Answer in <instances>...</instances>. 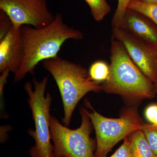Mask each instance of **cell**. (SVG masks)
<instances>
[{"instance_id":"cell-1","label":"cell","mask_w":157,"mask_h":157,"mask_svg":"<svg viewBox=\"0 0 157 157\" xmlns=\"http://www.w3.org/2000/svg\"><path fill=\"white\" fill-rule=\"evenodd\" d=\"M23 42L22 61L14 74V82L21 81L28 73L33 74L40 62L58 56L62 45L69 39H83L78 30L65 23L62 14L55 15L53 21L45 27L36 28L29 25L21 26Z\"/></svg>"},{"instance_id":"cell-2","label":"cell","mask_w":157,"mask_h":157,"mask_svg":"<svg viewBox=\"0 0 157 157\" xmlns=\"http://www.w3.org/2000/svg\"><path fill=\"white\" fill-rule=\"evenodd\" d=\"M110 52L109 75L101 84L103 90L129 101L154 98V83L133 62L123 45L113 37Z\"/></svg>"},{"instance_id":"cell-3","label":"cell","mask_w":157,"mask_h":157,"mask_svg":"<svg viewBox=\"0 0 157 157\" xmlns=\"http://www.w3.org/2000/svg\"><path fill=\"white\" fill-rule=\"evenodd\" d=\"M42 63L58 87L63 106V121L68 127L78 102L88 93L103 90L102 85L101 82L92 80L87 70L81 65L58 56Z\"/></svg>"},{"instance_id":"cell-4","label":"cell","mask_w":157,"mask_h":157,"mask_svg":"<svg viewBox=\"0 0 157 157\" xmlns=\"http://www.w3.org/2000/svg\"><path fill=\"white\" fill-rule=\"evenodd\" d=\"M48 81V76H45L40 81L34 78V88L29 82L24 85L35 126V130L30 129L29 132L35 141L30 150L31 157H55L51 142L50 110L52 99L49 93L45 94Z\"/></svg>"},{"instance_id":"cell-5","label":"cell","mask_w":157,"mask_h":157,"mask_svg":"<svg viewBox=\"0 0 157 157\" xmlns=\"http://www.w3.org/2000/svg\"><path fill=\"white\" fill-rule=\"evenodd\" d=\"M86 101L92 110L91 112L86 110V112L95 131L97 138L95 157H106L117 144L140 129L143 123L135 108L126 109L120 117L111 118L101 115Z\"/></svg>"},{"instance_id":"cell-6","label":"cell","mask_w":157,"mask_h":157,"mask_svg":"<svg viewBox=\"0 0 157 157\" xmlns=\"http://www.w3.org/2000/svg\"><path fill=\"white\" fill-rule=\"evenodd\" d=\"M86 110L80 109L81 124L76 129L63 125L53 116L50 119V131L55 157H95L94 141L90 137L93 125Z\"/></svg>"},{"instance_id":"cell-7","label":"cell","mask_w":157,"mask_h":157,"mask_svg":"<svg viewBox=\"0 0 157 157\" xmlns=\"http://www.w3.org/2000/svg\"><path fill=\"white\" fill-rule=\"evenodd\" d=\"M0 10L7 14L14 27L42 28L55 17L48 9L46 0H0Z\"/></svg>"},{"instance_id":"cell-8","label":"cell","mask_w":157,"mask_h":157,"mask_svg":"<svg viewBox=\"0 0 157 157\" xmlns=\"http://www.w3.org/2000/svg\"><path fill=\"white\" fill-rule=\"evenodd\" d=\"M112 36L122 44L133 62L150 80L157 81V47L141 41L119 28H113Z\"/></svg>"},{"instance_id":"cell-9","label":"cell","mask_w":157,"mask_h":157,"mask_svg":"<svg viewBox=\"0 0 157 157\" xmlns=\"http://www.w3.org/2000/svg\"><path fill=\"white\" fill-rule=\"evenodd\" d=\"M21 27L13 25L0 38V72L15 74L19 68L23 56Z\"/></svg>"},{"instance_id":"cell-10","label":"cell","mask_w":157,"mask_h":157,"mask_svg":"<svg viewBox=\"0 0 157 157\" xmlns=\"http://www.w3.org/2000/svg\"><path fill=\"white\" fill-rule=\"evenodd\" d=\"M137 39L157 47V26L152 21L137 11L127 9L119 26Z\"/></svg>"},{"instance_id":"cell-11","label":"cell","mask_w":157,"mask_h":157,"mask_svg":"<svg viewBox=\"0 0 157 157\" xmlns=\"http://www.w3.org/2000/svg\"><path fill=\"white\" fill-rule=\"evenodd\" d=\"M128 137L131 157H157L141 130L135 131Z\"/></svg>"},{"instance_id":"cell-12","label":"cell","mask_w":157,"mask_h":157,"mask_svg":"<svg viewBox=\"0 0 157 157\" xmlns=\"http://www.w3.org/2000/svg\"><path fill=\"white\" fill-rule=\"evenodd\" d=\"M128 9L145 15L157 26V4L143 2L139 0H131L128 5Z\"/></svg>"},{"instance_id":"cell-13","label":"cell","mask_w":157,"mask_h":157,"mask_svg":"<svg viewBox=\"0 0 157 157\" xmlns=\"http://www.w3.org/2000/svg\"><path fill=\"white\" fill-rule=\"evenodd\" d=\"M90 9L93 18L100 22L111 11V8L107 0H84Z\"/></svg>"},{"instance_id":"cell-14","label":"cell","mask_w":157,"mask_h":157,"mask_svg":"<svg viewBox=\"0 0 157 157\" xmlns=\"http://www.w3.org/2000/svg\"><path fill=\"white\" fill-rule=\"evenodd\" d=\"M89 74L94 81L103 82L108 78L109 66L102 61H97L90 67Z\"/></svg>"},{"instance_id":"cell-15","label":"cell","mask_w":157,"mask_h":157,"mask_svg":"<svg viewBox=\"0 0 157 157\" xmlns=\"http://www.w3.org/2000/svg\"><path fill=\"white\" fill-rule=\"evenodd\" d=\"M140 130L144 133L151 148L157 157V125L143 123Z\"/></svg>"},{"instance_id":"cell-16","label":"cell","mask_w":157,"mask_h":157,"mask_svg":"<svg viewBox=\"0 0 157 157\" xmlns=\"http://www.w3.org/2000/svg\"><path fill=\"white\" fill-rule=\"evenodd\" d=\"M131 0H118L117 8L111 22L113 28H118L121 22Z\"/></svg>"},{"instance_id":"cell-17","label":"cell","mask_w":157,"mask_h":157,"mask_svg":"<svg viewBox=\"0 0 157 157\" xmlns=\"http://www.w3.org/2000/svg\"><path fill=\"white\" fill-rule=\"evenodd\" d=\"M12 25L9 16L4 11L0 10V38L8 33Z\"/></svg>"},{"instance_id":"cell-18","label":"cell","mask_w":157,"mask_h":157,"mask_svg":"<svg viewBox=\"0 0 157 157\" xmlns=\"http://www.w3.org/2000/svg\"><path fill=\"white\" fill-rule=\"evenodd\" d=\"M109 157H131L129 141L128 137L124 139L123 143Z\"/></svg>"},{"instance_id":"cell-19","label":"cell","mask_w":157,"mask_h":157,"mask_svg":"<svg viewBox=\"0 0 157 157\" xmlns=\"http://www.w3.org/2000/svg\"><path fill=\"white\" fill-rule=\"evenodd\" d=\"M145 116L151 124L157 125V104H151L147 107Z\"/></svg>"},{"instance_id":"cell-20","label":"cell","mask_w":157,"mask_h":157,"mask_svg":"<svg viewBox=\"0 0 157 157\" xmlns=\"http://www.w3.org/2000/svg\"><path fill=\"white\" fill-rule=\"evenodd\" d=\"M143 2L157 4V0H139Z\"/></svg>"},{"instance_id":"cell-21","label":"cell","mask_w":157,"mask_h":157,"mask_svg":"<svg viewBox=\"0 0 157 157\" xmlns=\"http://www.w3.org/2000/svg\"><path fill=\"white\" fill-rule=\"evenodd\" d=\"M155 90L156 93H157V81L155 83H154Z\"/></svg>"},{"instance_id":"cell-22","label":"cell","mask_w":157,"mask_h":157,"mask_svg":"<svg viewBox=\"0 0 157 157\" xmlns=\"http://www.w3.org/2000/svg\"><path fill=\"white\" fill-rule=\"evenodd\" d=\"M55 157H67L62 156H55Z\"/></svg>"}]
</instances>
